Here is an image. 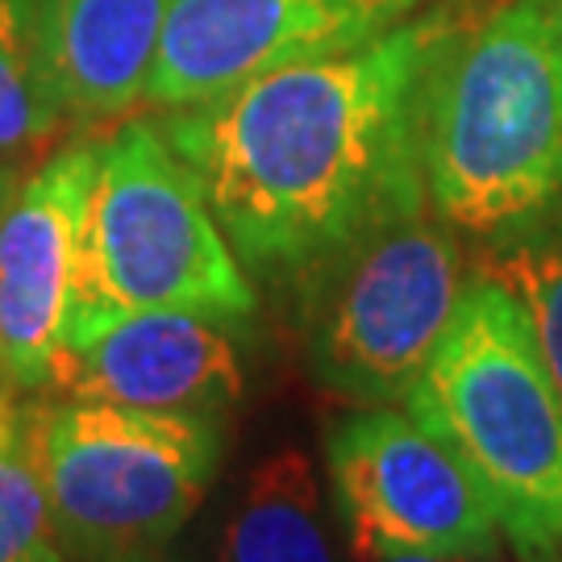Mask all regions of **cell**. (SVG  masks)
Returning <instances> with one entry per match:
<instances>
[{
	"label": "cell",
	"instance_id": "6da1fadb",
	"mask_svg": "<svg viewBox=\"0 0 562 562\" xmlns=\"http://www.w3.org/2000/svg\"><path fill=\"white\" fill-rule=\"evenodd\" d=\"M480 9L429 0L367 46L262 71L159 121L250 276L296 288L362 234L429 204V83Z\"/></svg>",
	"mask_w": 562,
	"mask_h": 562
},
{
	"label": "cell",
	"instance_id": "7a4b0ae2",
	"mask_svg": "<svg viewBox=\"0 0 562 562\" xmlns=\"http://www.w3.org/2000/svg\"><path fill=\"white\" fill-rule=\"evenodd\" d=\"M425 192L492 241L562 204V0H501L450 38L425 109Z\"/></svg>",
	"mask_w": 562,
	"mask_h": 562
},
{
	"label": "cell",
	"instance_id": "3957f363",
	"mask_svg": "<svg viewBox=\"0 0 562 562\" xmlns=\"http://www.w3.org/2000/svg\"><path fill=\"white\" fill-rule=\"evenodd\" d=\"M404 408L480 483L513 559L562 562V396L501 280H471Z\"/></svg>",
	"mask_w": 562,
	"mask_h": 562
},
{
	"label": "cell",
	"instance_id": "277c9868",
	"mask_svg": "<svg viewBox=\"0 0 562 562\" xmlns=\"http://www.w3.org/2000/svg\"><path fill=\"white\" fill-rule=\"evenodd\" d=\"M255 308L250 271L159 121H130L104 138L83 213L67 346L134 313L241 322Z\"/></svg>",
	"mask_w": 562,
	"mask_h": 562
},
{
	"label": "cell",
	"instance_id": "5b68a950",
	"mask_svg": "<svg viewBox=\"0 0 562 562\" xmlns=\"http://www.w3.org/2000/svg\"><path fill=\"white\" fill-rule=\"evenodd\" d=\"M454 234L425 204L362 234L296 283L304 355L325 392L359 408L413 396L475 280Z\"/></svg>",
	"mask_w": 562,
	"mask_h": 562
},
{
	"label": "cell",
	"instance_id": "8992f818",
	"mask_svg": "<svg viewBox=\"0 0 562 562\" xmlns=\"http://www.w3.org/2000/svg\"><path fill=\"white\" fill-rule=\"evenodd\" d=\"M217 459L213 417L104 401L42 408L50 513L83 559L121 562L176 538L209 496Z\"/></svg>",
	"mask_w": 562,
	"mask_h": 562
},
{
	"label": "cell",
	"instance_id": "52a82bcc",
	"mask_svg": "<svg viewBox=\"0 0 562 562\" xmlns=\"http://www.w3.org/2000/svg\"><path fill=\"white\" fill-rule=\"evenodd\" d=\"M325 467L359 562L387 554H508L480 483L408 408L380 404L341 417L325 438Z\"/></svg>",
	"mask_w": 562,
	"mask_h": 562
},
{
	"label": "cell",
	"instance_id": "ba28073f",
	"mask_svg": "<svg viewBox=\"0 0 562 562\" xmlns=\"http://www.w3.org/2000/svg\"><path fill=\"white\" fill-rule=\"evenodd\" d=\"M429 0H176L146 104L188 109L288 63L383 38Z\"/></svg>",
	"mask_w": 562,
	"mask_h": 562
},
{
	"label": "cell",
	"instance_id": "9c48e42d",
	"mask_svg": "<svg viewBox=\"0 0 562 562\" xmlns=\"http://www.w3.org/2000/svg\"><path fill=\"white\" fill-rule=\"evenodd\" d=\"M101 142L63 146L0 213V380L50 387L71 334L83 213Z\"/></svg>",
	"mask_w": 562,
	"mask_h": 562
},
{
	"label": "cell",
	"instance_id": "30bf717a",
	"mask_svg": "<svg viewBox=\"0 0 562 562\" xmlns=\"http://www.w3.org/2000/svg\"><path fill=\"white\" fill-rule=\"evenodd\" d=\"M234 322L201 313H134L63 350L55 383L67 401L217 417L241 396Z\"/></svg>",
	"mask_w": 562,
	"mask_h": 562
},
{
	"label": "cell",
	"instance_id": "8fae6325",
	"mask_svg": "<svg viewBox=\"0 0 562 562\" xmlns=\"http://www.w3.org/2000/svg\"><path fill=\"white\" fill-rule=\"evenodd\" d=\"M176 0H42L50 67L71 121H109L146 101Z\"/></svg>",
	"mask_w": 562,
	"mask_h": 562
},
{
	"label": "cell",
	"instance_id": "7c38bea8",
	"mask_svg": "<svg viewBox=\"0 0 562 562\" xmlns=\"http://www.w3.org/2000/svg\"><path fill=\"white\" fill-rule=\"evenodd\" d=\"M222 562H334L322 483L308 454L280 450L241 483L222 529Z\"/></svg>",
	"mask_w": 562,
	"mask_h": 562
},
{
	"label": "cell",
	"instance_id": "4fadbf2b",
	"mask_svg": "<svg viewBox=\"0 0 562 562\" xmlns=\"http://www.w3.org/2000/svg\"><path fill=\"white\" fill-rule=\"evenodd\" d=\"M63 121L42 0H0V162L46 142Z\"/></svg>",
	"mask_w": 562,
	"mask_h": 562
},
{
	"label": "cell",
	"instance_id": "5bb4252c",
	"mask_svg": "<svg viewBox=\"0 0 562 562\" xmlns=\"http://www.w3.org/2000/svg\"><path fill=\"white\" fill-rule=\"evenodd\" d=\"M0 562H63L42 475V408L0 380Z\"/></svg>",
	"mask_w": 562,
	"mask_h": 562
},
{
	"label": "cell",
	"instance_id": "9a60e30c",
	"mask_svg": "<svg viewBox=\"0 0 562 562\" xmlns=\"http://www.w3.org/2000/svg\"><path fill=\"white\" fill-rule=\"evenodd\" d=\"M483 276L501 280L529 313L533 338L562 396V204L496 238Z\"/></svg>",
	"mask_w": 562,
	"mask_h": 562
},
{
	"label": "cell",
	"instance_id": "2e32d148",
	"mask_svg": "<svg viewBox=\"0 0 562 562\" xmlns=\"http://www.w3.org/2000/svg\"><path fill=\"white\" fill-rule=\"evenodd\" d=\"M367 562H521L513 554L504 559H450V554H387V559H367Z\"/></svg>",
	"mask_w": 562,
	"mask_h": 562
},
{
	"label": "cell",
	"instance_id": "e0dca14e",
	"mask_svg": "<svg viewBox=\"0 0 562 562\" xmlns=\"http://www.w3.org/2000/svg\"><path fill=\"white\" fill-rule=\"evenodd\" d=\"M18 162H0V213H4V204L13 201V192H18Z\"/></svg>",
	"mask_w": 562,
	"mask_h": 562
},
{
	"label": "cell",
	"instance_id": "ac0fdd59",
	"mask_svg": "<svg viewBox=\"0 0 562 562\" xmlns=\"http://www.w3.org/2000/svg\"><path fill=\"white\" fill-rule=\"evenodd\" d=\"M121 562H142V559H121Z\"/></svg>",
	"mask_w": 562,
	"mask_h": 562
}]
</instances>
